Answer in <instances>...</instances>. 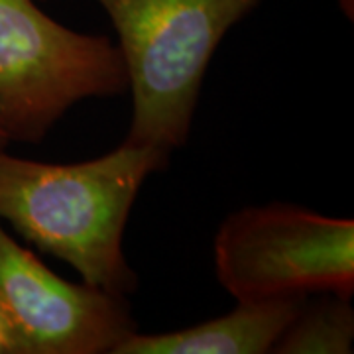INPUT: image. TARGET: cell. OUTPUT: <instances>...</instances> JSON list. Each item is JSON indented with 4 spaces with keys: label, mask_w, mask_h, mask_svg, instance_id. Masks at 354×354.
<instances>
[{
    "label": "cell",
    "mask_w": 354,
    "mask_h": 354,
    "mask_svg": "<svg viewBox=\"0 0 354 354\" xmlns=\"http://www.w3.org/2000/svg\"><path fill=\"white\" fill-rule=\"evenodd\" d=\"M169 153L122 142L114 152L57 165L0 150V218L26 241L81 274L83 283L124 297L136 290L122 239L144 181Z\"/></svg>",
    "instance_id": "6da1fadb"
},
{
    "label": "cell",
    "mask_w": 354,
    "mask_h": 354,
    "mask_svg": "<svg viewBox=\"0 0 354 354\" xmlns=\"http://www.w3.org/2000/svg\"><path fill=\"white\" fill-rule=\"evenodd\" d=\"M118 34L132 93L128 144L181 148L209 62L262 0H97Z\"/></svg>",
    "instance_id": "7a4b0ae2"
},
{
    "label": "cell",
    "mask_w": 354,
    "mask_h": 354,
    "mask_svg": "<svg viewBox=\"0 0 354 354\" xmlns=\"http://www.w3.org/2000/svg\"><path fill=\"white\" fill-rule=\"evenodd\" d=\"M128 88L120 50L51 20L36 0H0V132L39 144L75 102Z\"/></svg>",
    "instance_id": "3957f363"
},
{
    "label": "cell",
    "mask_w": 354,
    "mask_h": 354,
    "mask_svg": "<svg viewBox=\"0 0 354 354\" xmlns=\"http://www.w3.org/2000/svg\"><path fill=\"white\" fill-rule=\"evenodd\" d=\"M221 286L239 301L354 291V221L293 205L244 207L215 239Z\"/></svg>",
    "instance_id": "277c9868"
},
{
    "label": "cell",
    "mask_w": 354,
    "mask_h": 354,
    "mask_svg": "<svg viewBox=\"0 0 354 354\" xmlns=\"http://www.w3.org/2000/svg\"><path fill=\"white\" fill-rule=\"evenodd\" d=\"M0 315L16 354H113L136 330L124 297L55 276L2 225Z\"/></svg>",
    "instance_id": "5b68a950"
},
{
    "label": "cell",
    "mask_w": 354,
    "mask_h": 354,
    "mask_svg": "<svg viewBox=\"0 0 354 354\" xmlns=\"http://www.w3.org/2000/svg\"><path fill=\"white\" fill-rule=\"evenodd\" d=\"M305 297L239 301L227 315L187 329L142 335L130 333L113 354H262L299 313Z\"/></svg>",
    "instance_id": "8992f818"
},
{
    "label": "cell",
    "mask_w": 354,
    "mask_h": 354,
    "mask_svg": "<svg viewBox=\"0 0 354 354\" xmlns=\"http://www.w3.org/2000/svg\"><path fill=\"white\" fill-rule=\"evenodd\" d=\"M354 313L348 299L333 295L313 307L301 305L299 313L283 330L272 353L346 354L353 353Z\"/></svg>",
    "instance_id": "52a82bcc"
},
{
    "label": "cell",
    "mask_w": 354,
    "mask_h": 354,
    "mask_svg": "<svg viewBox=\"0 0 354 354\" xmlns=\"http://www.w3.org/2000/svg\"><path fill=\"white\" fill-rule=\"evenodd\" d=\"M4 353H12V339H10V333H8L4 319L0 315V354Z\"/></svg>",
    "instance_id": "ba28073f"
},
{
    "label": "cell",
    "mask_w": 354,
    "mask_h": 354,
    "mask_svg": "<svg viewBox=\"0 0 354 354\" xmlns=\"http://www.w3.org/2000/svg\"><path fill=\"white\" fill-rule=\"evenodd\" d=\"M339 4H341V8L344 10V14H346L348 18H353L354 0H339Z\"/></svg>",
    "instance_id": "9c48e42d"
},
{
    "label": "cell",
    "mask_w": 354,
    "mask_h": 354,
    "mask_svg": "<svg viewBox=\"0 0 354 354\" xmlns=\"http://www.w3.org/2000/svg\"><path fill=\"white\" fill-rule=\"evenodd\" d=\"M8 142H10V140L4 136V132H0V150H2V148H6V144H8Z\"/></svg>",
    "instance_id": "30bf717a"
}]
</instances>
